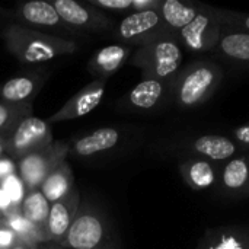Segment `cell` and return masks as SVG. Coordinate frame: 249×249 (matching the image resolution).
Segmentation results:
<instances>
[{
	"label": "cell",
	"instance_id": "1",
	"mask_svg": "<svg viewBox=\"0 0 249 249\" xmlns=\"http://www.w3.org/2000/svg\"><path fill=\"white\" fill-rule=\"evenodd\" d=\"M225 69L220 61L200 57L182 66L172 80V105L182 111L204 107L220 89Z\"/></svg>",
	"mask_w": 249,
	"mask_h": 249
},
{
	"label": "cell",
	"instance_id": "2",
	"mask_svg": "<svg viewBox=\"0 0 249 249\" xmlns=\"http://www.w3.org/2000/svg\"><path fill=\"white\" fill-rule=\"evenodd\" d=\"M1 38L9 51L26 64L51 61L61 55L73 54L77 50V44L73 39H64L19 23L7 25L1 31Z\"/></svg>",
	"mask_w": 249,
	"mask_h": 249
},
{
	"label": "cell",
	"instance_id": "3",
	"mask_svg": "<svg viewBox=\"0 0 249 249\" xmlns=\"http://www.w3.org/2000/svg\"><path fill=\"white\" fill-rule=\"evenodd\" d=\"M184 50L172 32H166L156 39L139 47L130 63L142 70L143 77L172 82L182 67Z\"/></svg>",
	"mask_w": 249,
	"mask_h": 249
},
{
	"label": "cell",
	"instance_id": "4",
	"mask_svg": "<svg viewBox=\"0 0 249 249\" xmlns=\"http://www.w3.org/2000/svg\"><path fill=\"white\" fill-rule=\"evenodd\" d=\"M165 150L171 156L178 158V160L200 158L217 163H223L244 153L231 136L196 131L179 133L168 139L165 143Z\"/></svg>",
	"mask_w": 249,
	"mask_h": 249
},
{
	"label": "cell",
	"instance_id": "5",
	"mask_svg": "<svg viewBox=\"0 0 249 249\" xmlns=\"http://www.w3.org/2000/svg\"><path fill=\"white\" fill-rule=\"evenodd\" d=\"M60 247L64 249H117L105 216L92 207H79Z\"/></svg>",
	"mask_w": 249,
	"mask_h": 249
},
{
	"label": "cell",
	"instance_id": "6",
	"mask_svg": "<svg viewBox=\"0 0 249 249\" xmlns=\"http://www.w3.org/2000/svg\"><path fill=\"white\" fill-rule=\"evenodd\" d=\"M169 32L159 9H149L127 15L115 28L114 38L120 44L142 47Z\"/></svg>",
	"mask_w": 249,
	"mask_h": 249
},
{
	"label": "cell",
	"instance_id": "7",
	"mask_svg": "<svg viewBox=\"0 0 249 249\" xmlns=\"http://www.w3.org/2000/svg\"><path fill=\"white\" fill-rule=\"evenodd\" d=\"M69 153H70V144L63 142H53L45 149L34 152L18 160L19 178L26 193L39 190L47 175L58 163L66 160V156Z\"/></svg>",
	"mask_w": 249,
	"mask_h": 249
},
{
	"label": "cell",
	"instance_id": "8",
	"mask_svg": "<svg viewBox=\"0 0 249 249\" xmlns=\"http://www.w3.org/2000/svg\"><path fill=\"white\" fill-rule=\"evenodd\" d=\"M53 143L50 124L36 117L23 118L4 142V153L16 162Z\"/></svg>",
	"mask_w": 249,
	"mask_h": 249
},
{
	"label": "cell",
	"instance_id": "9",
	"mask_svg": "<svg viewBox=\"0 0 249 249\" xmlns=\"http://www.w3.org/2000/svg\"><path fill=\"white\" fill-rule=\"evenodd\" d=\"M222 31V23L212 12V6L201 4V10L197 18L185 28L175 34V38L185 48L194 54H212L217 44Z\"/></svg>",
	"mask_w": 249,
	"mask_h": 249
},
{
	"label": "cell",
	"instance_id": "10",
	"mask_svg": "<svg viewBox=\"0 0 249 249\" xmlns=\"http://www.w3.org/2000/svg\"><path fill=\"white\" fill-rule=\"evenodd\" d=\"M172 105V82L142 77L121 101V107L133 112H155Z\"/></svg>",
	"mask_w": 249,
	"mask_h": 249
},
{
	"label": "cell",
	"instance_id": "11",
	"mask_svg": "<svg viewBox=\"0 0 249 249\" xmlns=\"http://www.w3.org/2000/svg\"><path fill=\"white\" fill-rule=\"evenodd\" d=\"M15 23L28 26L32 29L34 28L50 29V34L57 35L64 39H69L64 35V32L70 31L74 34V29L69 28L61 20L53 3H48L44 0H34V1H26V3L19 4L18 10L15 12Z\"/></svg>",
	"mask_w": 249,
	"mask_h": 249
},
{
	"label": "cell",
	"instance_id": "12",
	"mask_svg": "<svg viewBox=\"0 0 249 249\" xmlns=\"http://www.w3.org/2000/svg\"><path fill=\"white\" fill-rule=\"evenodd\" d=\"M51 3L61 20L74 31H105L112 26V20L89 3L76 0H54Z\"/></svg>",
	"mask_w": 249,
	"mask_h": 249
},
{
	"label": "cell",
	"instance_id": "13",
	"mask_svg": "<svg viewBox=\"0 0 249 249\" xmlns=\"http://www.w3.org/2000/svg\"><path fill=\"white\" fill-rule=\"evenodd\" d=\"M217 193L229 200L249 198V153L222 163Z\"/></svg>",
	"mask_w": 249,
	"mask_h": 249
},
{
	"label": "cell",
	"instance_id": "14",
	"mask_svg": "<svg viewBox=\"0 0 249 249\" xmlns=\"http://www.w3.org/2000/svg\"><path fill=\"white\" fill-rule=\"evenodd\" d=\"M80 207V194L73 187L60 200L51 203L48 223H47V242L61 244L66 238Z\"/></svg>",
	"mask_w": 249,
	"mask_h": 249
},
{
	"label": "cell",
	"instance_id": "15",
	"mask_svg": "<svg viewBox=\"0 0 249 249\" xmlns=\"http://www.w3.org/2000/svg\"><path fill=\"white\" fill-rule=\"evenodd\" d=\"M222 163L200 158L178 160V172L193 191H217Z\"/></svg>",
	"mask_w": 249,
	"mask_h": 249
},
{
	"label": "cell",
	"instance_id": "16",
	"mask_svg": "<svg viewBox=\"0 0 249 249\" xmlns=\"http://www.w3.org/2000/svg\"><path fill=\"white\" fill-rule=\"evenodd\" d=\"M105 80H93L90 85L79 90L73 98H70L54 115L48 118V124L60 123L67 120H76L92 112L102 101L105 95Z\"/></svg>",
	"mask_w": 249,
	"mask_h": 249
},
{
	"label": "cell",
	"instance_id": "17",
	"mask_svg": "<svg viewBox=\"0 0 249 249\" xmlns=\"http://www.w3.org/2000/svg\"><path fill=\"white\" fill-rule=\"evenodd\" d=\"M212 54L233 67L249 69V32L222 26Z\"/></svg>",
	"mask_w": 249,
	"mask_h": 249
},
{
	"label": "cell",
	"instance_id": "18",
	"mask_svg": "<svg viewBox=\"0 0 249 249\" xmlns=\"http://www.w3.org/2000/svg\"><path fill=\"white\" fill-rule=\"evenodd\" d=\"M196 249H249V226L210 228L203 233Z\"/></svg>",
	"mask_w": 249,
	"mask_h": 249
},
{
	"label": "cell",
	"instance_id": "19",
	"mask_svg": "<svg viewBox=\"0 0 249 249\" xmlns=\"http://www.w3.org/2000/svg\"><path fill=\"white\" fill-rule=\"evenodd\" d=\"M131 51L133 47L120 42L107 45L90 57L88 69L90 74L96 77L95 80H107L118 71L128 58H131Z\"/></svg>",
	"mask_w": 249,
	"mask_h": 249
},
{
	"label": "cell",
	"instance_id": "20",
	"mask_svg": "<svg viewBox=\"0 0 249 249\" xmlns=\"http://www.w3.org/2000/svg\"><path fill=\"white\" fill-rule=\"evenodd\" d=\"M50 206V201L44 197V194L39 190L26 193L19 206V214L32 226L38 244L47 242V223Z\"/></svg>",
	"mask_w": 249,
	"mask_h": 249
},
{
	"label": "cell",
	"instance_id": "21",
	"mask_svg": "<svg viewBox=\"0 0 249 249\" xmlns=\"http://www.w3.org/2000/svg\"><path fill=\"white\" fill-rule=\"evenodd\" d=\"M47 76L34 73L9 79L0 89V96L4 102L10 104H31L45 83Z\"/></svg>",
	"mask_w": 249,
	"mask_h": 249
},
{
	"label": "cell",
	"instance_id": "22",
	"mask_svg": "<svg viewBox=\"0 0 249 249\" xmlns=\"http://www.w3.org/2000/svg\"><path fill=\"white\" fill-rule=\"evenodd\" d=\"M200 1H181V0H162L159 12L162 19L174 35L191 23L201 10Z\"/></svg>",
	"mask_w": 249,
	"mask_h": 249
},
{
	"label": "cell",
	"instance_id": "23",
	"mask_svg": "<svg viewBox=\"0 0 249 249\" xmlns=\"http://www.w3.org/2000/svg\"><path fill=\"white\" fill-rule=\"evenodd\" d=\"M120 142H121L120 130L114 127H104L79 139L74 143L73 149L77 156H92L114 149Z\"/></svg>",
	"mask_w": 249,
	"mask_h": 249
},
{
	"label": "cell",
	"instance_id": "24",
	"mask_svg": "<svg viewBox=\"0 0 249 249\" xmlns=\"http://www.w3.org/2000/svg\"><path fill=\"white\" fill-rule=\"evenodd\" d=\"M73 172L70 165L63 160L58 163L44 179V182L39 187V191L44 194V197L51 203L60 200L63 196H66L73 188Z\"/></svg>",
	"mask_w": 249,
	"mask_h": 249
},
{
	"label": "cell",
	"instance_id": "25",
	"mask_svg": "<svg viewBox=\"0 0 249 249\" xmlns=\"http://www.w3.org/2000/svg\"><path fill=\"white\" fill-rule=\"evenodd\" d=\"M31 104H10L0 102V137L4 140L16 128V125L26 117H31Z\"/></svg>",
	"mask_w": 249,
	"mask_h": 249
},
{
	"label": "cell",
	"instance_id": "26",
	"mask_svg": "<svg viewBox=\"0 0 249 249\" xmlns=\"http://www.w3.org/2000/svg\"><path fill=\"white\" fill-rule=\"evenodd\" d=\"M212 12L216 16V19L222 23V26L249 32V13L247 12L220 9V7H213V6H212Z\"/></svg>",
	"mask_w": 249,
	"mask_h": 249
},
{
	"label": "cell",
	"instance_id": "27",
	"mask_svg": "<svg viewBox=\"0 0 249 249\" xmlns=\"http://www.w3.org/2000/svg\"><path fill=\"white\" fill-rule=\"evenodd\" d=\"M0 188L9 196L13 206H16V207L20 206V203H22V200H23V197L26 194V190H25L20 178H18L16 175H10L0 184Z\"/></svg>",
	"mask_w": 249,
	"mask_h": 249
},
{
	"label": "cell",
	"instance_id": "28",
	"mask_svg": "<svg viewBox=\"0 0 249 249\" xmlns=\"http://www.w3.org/2000/svg\"><path fill=\"white\" fill-rule=\"evenodd\" d=\"M93 7L108 9L114 12H131L133 13V0H88Z\"/></svg>",
	"mask_w": 249,
	"mask_h": 249
},
{
	"label": "cell",
	"instance_id": "29",
	"mask_svg": "<svg viewBox=\"0 0 249 249\" xmlns=\"http://www.w3.org/2000/svg\"><path fill=\"white\" fill-rule=\"evenodd\" d=\"M231 137L242 149L244 153H249V123L235 127L231 131Z\"/></svg>",
	"mask_w": 249,
	"mask_h": 249
},
{
	"label": "cell",
	"instance_id": "30",
	"mask_svg": "<svg viewBox=\"0 0 249 249\" xmlns=\"http://www.w3.org/2000/svg\"><path fill=\"white\" fill-rule=\"evenodd\" d=\"M18 241L19 236L12 229H9L6 225L0 226V249H10L16 245Z\"/></svg>",
	"mask_w": 249,
	"mask_h": 249
},
{
	"label": "cell",
	"instance_id": "31",
	"mask_svg": "<svg viewBox=\"0 0 249 249\" xmlns=\"http://www.w3.org/2000/svg\"><path fill=\"white\" fill-rule=\"evenodd\" d=\"M10 175H15V163L12 159H0V184Z\"/></svg>",
	"mask_w": 249,
	"mask_h": 249
},
{
	"label": "cell",
	"instance_id": "32",
	"mask_svg": "<svg viewBox=\"0 0 249 249\" xmlns=\"http://www.w3.org/2000/svg\"><path fill=\"white\" fill-rule=\"evenodd\" d=\"M10 249H36V247H35V244H32V242H29V241H25V239H20V238H19V241L16 242V245L12 247Z\"/></svg>",
	"mask_w": 249,
	"mask_h": 249
},
{
	"label": "cell",
	"instance_id": "33",
	"mask_svg": "<svg viewBox=\"0 0 249 249\" xmlns=\"http://www.w3.org/2000/svg\"><path fill=\"white\" fill-rule=\"evenodd\" d=\"M4 137H0V156H1V153H4Z\"/></svg>",
	"mask_w": 249,
	"mask_h": 249
},
{
	"label": "cell",
	"instance_id": "34",
	"mask_svg": "<svg viewBox=\"0 0 249 249\" xmlns=\"http://www.w3.org/2000/svg\"><path fill=\"white\" fill-rule=\"evenodd\" d=\"M0 220H4V216H3L1 213H0Z\"/></svg>",
	"mask_w": 249,
	"mask_h": 249
},
{
	"label": "cell",
	"instance_id": "35",
	"mask_svg": "<svg viewBox=\"0 0 249 249\" xmlns=\"http://www.w3.org/2000/svg\"><path fill=\"white\" fill-rule=\"evenodd\" d=\"M1 225H4V220H0V226H1Z\"/></svg>",
	"mask_w": 249,
	"mask_h": 249
},
{
	"label": "cell",
	"instance_id": "36",
	"mask_svg": "<svg viewBox=\"0 0 249 249\" xmlns=\"http://www.w3.org/2000/svg\"><path fill=\"white\" fill-rule=\"evenodd\" d=\"M36 249H42V248H36ZM45 249H47V248H45ZM53 249H54V248H53ZM58 249H64V248H61V247H60V248H58Z\"/></svg>",
	"mask_w": 249,
	"mask_h": 249
},
{
	"label": "cell",
	"instance_id": "37",
	"mask_svg": "<svg viewBox=\"0 0 249 249\" xmlns=\"http://www.w3.org/2000/svg\"><path fill=\"white\" fill-rule=\"evenodd\" d=\"M0 15H1V9H0Z\"/></svg>",
	"mask_w": 249,
	"mask_h": 249
},
{
	"label": "cell",
	"instance_id": "38",
	"mask_svg": "<svg viewBox=\"0 0 249 249\" xmlns=\"http://www.w3.org/2000/svg\"><path fill=\"white\" fill-rule=\"evenodd\" d=\"M248 226H249V225H248Z\"/></svg>",
	"mask_w": 249,
	"mask_h": 249
}]
</instances>
